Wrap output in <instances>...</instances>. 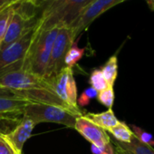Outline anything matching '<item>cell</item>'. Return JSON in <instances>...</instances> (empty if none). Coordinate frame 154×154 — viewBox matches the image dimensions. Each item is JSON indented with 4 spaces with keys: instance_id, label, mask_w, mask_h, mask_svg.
I'll return each mask as SVG.
<instances>
[{
    "instance_id": "6da1fadb",
    "label": "cell",
    "mask_w": 154,
    "mask_h": 154,
    "mask_svg": "<svg viewBox=\"0 0 154 154\" xmlns=\"http://www.w3.org/2000/svg\"><path fill=\"white\" fill-rule=\"evenodd\" d=\"M0 86L10 89L34 103L52 104L69 109L56 94L50 80L23 68L6 72L0 76Z\"/></svg>"
},
{
    "instance_id": "7a4b0ae2",
    "label": "cell",
    "mask_w": 154,
    "mask_h": 154,
    "mask_svg": "<svg viewBox=\"0 0 154 154\" xmlns=\"http://www.w3.org/2000/svg\"><path fill=\"white\" fill-rule=\"evenodd\" d=\"M94 0H45L35 10V30L54 26L69 27Z\"/></svg>"
},
{
    "instance_id": "3957f363",
    "label": "cell",
    "mask_w": 154,
    "mask_h": 154,
    "mask_svg": "<svg viewBox=\"0 0 154 154\" xmlns=\"http://www.w3.org/2000/svg\"><path fill=\"white\" fill-rule=\"evenodd\" d=\"M59 28L60 26H54L40 32L35 30V39L23 61V69L45 78L52 47Z\"/></svg>"
},
{
    "instance_id": "277c9868",
    "label": "cell",
    "mask_w": 154,
    "mask_h": 154,
    "mask_svg": "<svg viewBox=\"0 0 154 154\" xmlns=\"http://www.w3.org/2000/svg\"><path fill=\"white\" fill-rule=\"evenodd\" d=\"M83 116L82 112H77L61 106L33 103L28 104L24 112V117L32 120L35 125L42 122H52L74 128L77 117Z\"/></svg>"
},
{
    "instance_id": "5b68a950",
    "label": "cell",
    "mask_w": 154,
    "mask_h": 154,
    "mask_svg": "<svg viewBox=\"0 0 154 154\" xmlns=\"http://www.w3.org/2000/svg\"><path fill=\"white\" fill-rule=\"evenodd\" d=\"M35 36V25L17 41L0 50V76L22 68L23 61Z\"/></svg>"
},
{
    "instance_id": "8992f818",
    "label": "cell",
    "mask_w": 154,
    "mask_h": 154,
    "mask_svg": "<svg viewBox=\"0 0 154 154\" xmlns=\"http://www.w3.org/2000/svg\"><path fill=\"white\" fill-rule=\"evenodd\" d=\"M33 103L10 89L0 86V122H20L26 107Z\"/></svg>"
},
{
    "instance_id": "52a82bcc",
    "label": "cell",
    "mask_w": 154,
    "mask_h": 154,
    "mask_svg": "<svg viewBox=\"0 0 154 154\" xmlns=\"http://www.w3.org/2000/svg\"><path fill=\"white\" fill-rule=\"evenodd\" d=\"M75 40L72 35V32L69 27L61 26L54 42L46 73L45 78L50 80L53 77H54L63 67L64 65V59L66 54Z\"/></svg>"
},
{
    "instance_id": "ba28073f",
    "label": "cell",
    "mask_w": 154,
    "mask_h": 154,
    "mask_svg": "<svg viewBox=\"0 0 154 154\" xmlns=\"http://www.w3.org/2000/svg\"><path fill=\"white\" fill-rule=\"evenodd\" d=\"M124 1H126V0H94L69 26L73 39L76 40V38L85 30H86L90 26V25L101 15Z\"/></svg>"
},
{
    "instance_id": "9c48e42d",
    "label": "cell",
    "mask_w": 154,
    "mask_h": 154,
    "mask_svg": "<svg viewBox=\"0 0 154 154\" xmlns=\"http://www.w3.org/2000/svg\"><path fill=\"white\" fill-rule=\"evenodd\" d=\"M35 123L27 117L22 118L19 123L8 132H0L2 138L8 143L16 154H23V147L31 137Z\"/></svg>"
},
{
    "instance_id": "30bf717a",
    "label": "cell",
    "mask_w": 154,
    "mask_h": 154,
    "mask_svg": "<svg viewBox=\"0 0 154 154\" xmlns=\"http://www.w3.org/2000/svg\"><path fill=\"white\" fill-rule=\"evenodd\" d=\"M73 129L94 145L103 146L111 142V137L107 131L92 122L84 115L76 118Z\"/></svg>"
},
{
    "instance_id": "8fae6325",
    "label": "cell",
    "mask_w": 154,
    "mask_h": 154,
    "mask_svg": "<svg viewBox=\"0 0 154 154\" xmlns=\"http://www.w3.org/2000/svg\"><path fill=\"white\" fill-rule=\"evenodd\" d=\"M84 116L106 131L114 127L120 122L115 116L112 108L108 109L106 112H103L100 113L88 112Z\"/></svg>"
},
{
    "instance_id": "7c38bea8",
    "label": "cell",
    "mask_w": 154,
    "mask_h": 154,
    "mask_svg": "<svg viewBox=\"0 0 154 154\" xmlns=\"http://www.w3.org/2000/svg\"><path fill=\"white\" fill-rule=\"evenodd\" d=\"M111 142L112 145L120 147L123 149L131 151L132 154H154V149L153 147H150L149 145H146L140 141L135 135H133V138L130 143H122L115 140L114 139H111Z\"/></svg>"
},
{
    "instance_id": "4fadbf2b",
    "label": "cell",
    "mask_w": 154,
    "mask_h": 154,
    "mask_svg": "<svg viewBox=\"0 0 154 154\" xmlns=\"http://www.w3.org/2000/svg\"><path fill=\"white\" fill-rule=\"evenodd\" d=\"M105 81L109 86H113L115 80L118 75V59L117 55L114 54L111 56L108 61L100 69Z\"/></svg>"
},
{
    "instance_id": "5bb4252c",
    "label": "cell",
    "mask_w": 154,
    "mask_h": 154,
    "mask_svg": "<svg viewBox=\"0 0 154 154\" xmlns=\"http://www.w3.org/2000/svg\"><path fill=\"white\" fill-rule=\"evenodd\" d=\"M107 131L112 135L115 140L122 143H130L134 135L131 129L124 122H119L114 127Z\"/></svg>"
},
{
    "instance_id": "9a60e30c",
    "label": "cell",
    "mask_w": 154,
    "mask_h": 154,
    "mask_svg": "<svg viewBox=\"0 0 154 154\" xmlns=\"http://www.w3.org/2000/svg\"><path fill=\"white\" fill-rule=\"evenodd\" d=\"M85 52V48H80L78 46V40H75L72 45H71V47L69 48L65 59H64V65L66 67L72 68L78 63L84 56Z\"/></svg>"
},
{
    "instance_id": "2e32d148",
    "label": "cell",
    "mask_w": 154,
    "mask_h": 154,
    "mask_svg": "<svg viewBox=\"0 0 154 154\" xmlns=\"http://www.w3.org/2000/svg\"><path fill=\"white\" fill-rule=\"evenodd\" d=\"M18 2L19 1L7 5V6L0 8V45H1L2 41L5 37L9 20H10L13 11H14V8L17 5V3H18Z\"/></svg>"
},
{
    "instance_id": "e0dca14e",
    "label": "cell",
    "mask_w": 154,
    "mask_h": 154,
    "mask_svg": "<svg viewBox=\"0 0 154 154\" xmlns=\"http://www.w3.org/2000/svg\"><path fill=\"white\" fill-rule=\"evenodd\" d=\"M89 83L91 87L95 89L97 92H100L109 86L100 69H94L92 71L89 77Z\"/></svg>"
},
{
    "instance_id": "ac0fdd59",
    "label": "cell",
    "mask_w": 154,
    "mask_h": 154,
    "mask_svg": "<svg viewBox=\"0 0 154 154\" xmlns=\"http://www.w3.org/2000/svg\"><path fill=\"white\" fill-rule=\"evenodd\" d=\"M97 100L100 103L107 107L108 109H111L114 103V91L113 86H108L107 88L98 92L97 94Z\"/></svg>"
},
{
    "instance_id": "d6986e66",
    "label": "cell",
    "mask_w": 154,
    "mask_h": 154,
    "mask_svg": "<svg viewBox=\"0 0 154 154\" xmlns=\"http://www.w3.org/2000/svg\"><path fill=\"white\" fill-rule=\"evenodd\" d=\"M131 131L140 141H141L142 143L149 145L150 147L154 146V138L152 137L151 134L148 133L147 131H145L141 128L135 126V125L131 126Z\"/></svg>"
},
{
    "instance_id": "ffe728a7",
    "label": "cell",
    "mask_w": 154,
    "mask_h": 154,
    "mask_svg": "<svg viewBox=\"0 0 154 154\" xmlns=\"http://www.w3.org/2000/svg\"><path fill=\"white\" fill-rule=\"evenodd\" d=\"M97 94L98 92L95 89H94L93 87H89L82 93L80 97L77 98V104H78V106L80 105L83 107L86 106L90 103L91 100L97 97Z\"/></svg>"
},
{
    "instance_id": "44dd1931",
    "label": "cell",
    "mask_w": 154,
    "mask_h": 154,
    "mask_svg": "<svg viewBox=\"0 0 154 154\" xmlns=\"http://www.w3.org/2000/svg\"><path fill=\"white\" fill-rule=\"evenodd\" d=\"M91 150L93 154H114V148L112 142L103 146H96L92 144Z\"/></svg>"
},
{
    "instance_id": "7402d4cb",
    "label": "cell",
    "mask_w": 154,
    "mask_h": 154,
    "mask_svg": "<svg viewBox=\"0 0 154 154\" xmlns=\"http://www.w3.org/2000/svg\"><path fill=\"white\" fill-rule=\"evenodd\" d=\"M0 154H16L1 135H0Z\"/></svg>"
},
{
    "instance_id": "603a6c76",
    "label": "cell",
    "mask_w": 154,
    "mask_h": 154,
    "mask_svg": "<svg viewBox=\"0 0 154 154\" xmlns=\"http://www.w3.org/2000/svg\"><path fill=\"white\" fill-rule=\"evenodd\" d=\"M20 1L29 5L30 7H32L33 8H35L36 10L42 6V4L45 1V0H20Z\"/></svg>"
},
{
    "instance_id": "cb8c5ba5",
    "label": "cell",
    "mask_w": 154,
    "mask_h": 154,
    "mask_svg": "<svg viewBox=\"0 0 154 154\" xmlns=\"http://www.w3.org/2000/svg\"><path fill=\"white\" fill-rule=\"evenodd\" d=\"M113 148H114V152L116 154H132L131 151L129 150H126V149H123L120 147H117V146H114L113 145Z\"/></svg>"
},
{
    "instance_id": "d4e9b609",
    "label": "cell",
    "mask_w": 154,
    "mask_h": 154,
    "mask_svg": "<svg viewBox=\"0 0 154 154\" xmlns=\"http://www.w3.org/2000/svg\"><path fill=\"white\" fill-rule=\"evenodd\" d=\"M17 1H20V0H0V8L7 6V5L17 2Z\"/></svg>"
},
{
    "instance_id": "484cf974",
    "label": "cell",
    "mask_w": 154,
    "mask_h": 154,
    "mask_svg": "<svg viewBox=\"0 0 154 154\" xmlns=\"http://www.w3.org/2000/svg\"><path fill=\"white\" fill-rule=\"evenodd\" d=\"M151 1H153V2H154V0H151Z\"/></svg>"
},
{
    "instance_id": "4316f807",
    "label": "cell",
    "mask_w": 154,
    "mask_h": 154,
    "mask_svg": "<svg viewBox=\"0 0 154 154\" xmlns=\"http://www.w3.org/2000/svg\"><path fill=\"white\" fill-rule=\"evenodd\" d=\"M0 132H2V131H0Z\"/></svg>"
},
{
    "instance_id": "83f0119b",
    "label": "cell",
    "mask_w": 154,
    "mask_h": 154,
    "mask_svg": "<svg viewBox=\"0 0 154 154\" xmlns=\"http://www.w3.org/2000/svg\"><path fill=\"white\" fill-rule=\"evenodd\" d=\"M114 154H116V153H115V152H114Z\"/></svg>"
}]
</instances>
